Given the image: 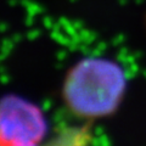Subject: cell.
<instances>
[{
    "mask_svg": "<svg viewBox=\"0 0 146 146\" xmlns=\"http://www.w3.org/2000/svg\"><path fill=\"white\" fill-rule=\"evenodd\" d=\"M91 140V123L85 122L83 127L68 128L45 146H90Z\"/></svg>",
    "mask_w": 146,
    "mask_h": 146,
    "instance_id": "3957f363",
    "label": "cell"
},
{
    "mask_svg": "<svg viewBox=\"0 0 146 146\" xmlns=\"http://www.w3.org/2000/svg\"><path fill=\"white\" fill-rule=\"evenodd\" d=\"M125 90L127 76L119 63L107 57H84L68 70L62 99L72 115L93 123L112 116Z\"/></svg>",
    "mask_w": 146,
    "mask_h": 146,
    "instance_id": "6da1fadb",
    "label": "cell"
},
{
    "mask_svg": "<svg viewBox=\"0 0 146 146\" xmlns=\"http://www.w3.org/2000/svg\"><path fill=\"white\" fill-rule=\"evenodd\" d=\"M45 134L46 121L36 105L13 95L0 100V146H39Z\"/></svg>",
    "mask_w": 146,
    "mask_h": 146,
    "instance_id": "7a4b0ae2",
    "label": "cell"
}]
</instances>
